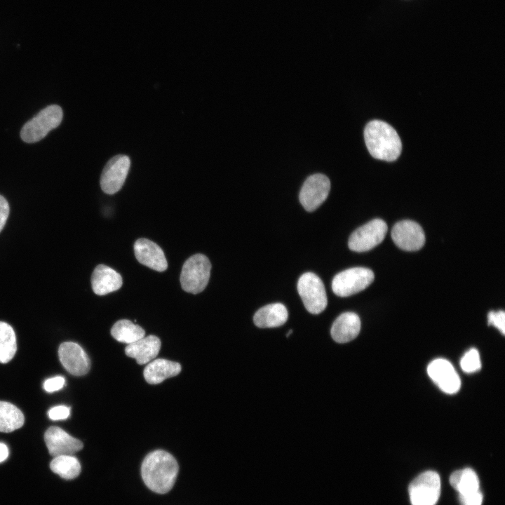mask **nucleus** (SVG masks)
Wrapping results in <instances>:
<instances>
[{
	"label": "nucleus",
	"mask_w": 505,
	"mask_h": 505,
	"mask_svg": "<svg viewBox=\"0 0 505 505\" xmlns=\"http://www.w3.org/2000/svg\"><path fill=\"white\" fill-rule=\"evenodd\" d=\"M179 466L174 457L162 450L149 453L141 466L144 484L153 492L165 494L175 484Z\"/></svg>",
	"instance_id": "f257e3e1"
},
{
	"label": "nucleus",
	"mask_w": 505,
	"mask_h": 505,
	"mask_svg": "<svg viewBox=\"0 0 505 505\" xmlns=\"http://www.w3.org/2000/svg\"><path fill=\"white\" fill-rule=\"evenodd\" d=\"M364 138L368 152L375 159L393 161L400 154V137L396 130L384 121L369 122L364 129Z\"/></svg>",
	"instance_id": "f03ea898"
},
{
	"label": "nucleus",
	"mask_w": 505,
	"mask_h": 505,
	"mask_svg": "<svg viewBox=\"0 0 505 505\" xmlns=\"http://www.w3.org/2000/svg\"><path fill=\"white\" fill-rule=\"evenodd\" d=\"M63 112L57 105H49L28 121L20 131L21 139L27 143L40 141L62 122Z\"/></svg>",
	"instance_id": "7ed1b4c3"
},
{
	"label": "nucleus",
	"mask_w": 505,
	"mask_h": 505,
	"mask_svg": "<svg viewBox=\"0 0 505 505\" xmlns=\"http://www.w3.org/2000/svg\"><path fill=\"white\" fill-rule=\"evenodd\" d=\"M211 264L203 254H196L184 263L180 274L182 289L189 293L202 292L208 285L210 276Z\"/></svg>",
	"instance_id": "20e7f679"
},
{
	"label": "nucleus",
	"mask_w": 505,
	"mask_h": 505,
	"mask_svg": "<svg viewBox=\"0 0 505 505\" xmlns=\"http://www.w3.org/2000/svg\"><path fill=\"white\" fill-rule=\"evenodd\" d=\"M374 278V273L370 269L350 268L335 276L332 290L339 297H349L365 290L373 282Z\"/></svg>",
	"instance_id": "39448f33"
},
{
	"label": "nucleus",
	"mask_w": 505,
	"mask_h": 505,
	"mask_svg": "<svg viewBox=\"0 0 505 505\" xmlns=\"http://www.w3.org/2000/svg\"><path fill=\"white\" fill-rule=\"evenodd\" d=\"M298 293L306 309L312 314L323 311L328 304L324 284L321 279L312 272L303 274L297 285Z\"/></svg>",
	"instance_id": "423d86ee"
},
{
	"label": "nucleus",
	"mask_w": 505,
	"mask_h": 505,
	"mask_svg": "<svg viewBox=\"0 0 505 505\" xmlns=\"http://www.w3.org/2000/svg\"><path fill=\"white\" fill-rule=\"evenodd\" d=\"M408 491L412 505H435L440 494L439 475L433 471L422 473L411 482Z\"/></svg>",
	"instance_id": "0eeeda50"
},
{
	"label": "nucleus",
	"mask_w": 505,
	"mask_h": 505,
	"mask_svg": "<svg viewBox=\"0 0 505 505\" xmlns=\"http://www.w3.org/2000/svg\"><path fill=\"white\" fill-rule=\"evenodd\" d=\"M388 227L381 219H374L355 230L349 238L350 250L362 252L368 251L381 243Z\"/></svg>",
	"instance_id": "6e6552de"
},
{
	"label": "nucleus",
	"mask_w": 505,
	"mask_h": 505,
	"mask_svg": "<svg viewBox=\"0 0 505 505\" xmlns=\"http://www.w3.org/2000/svg\"><path fill=\"white\" fill-rule=\"evenodd\" d=\"M330 189V182L327 176L320 173L311 175L301 188L299 201L307 211H314L325 201Z\"/></svg>",
	"instance_id": "1a4fd4ad"
},
{
	"label": "nucleus",
	"mask_w": 505,
	"mask_h": 505,
	"mask_svg": "<svg viewBox=\"0 0 505 505\" xmlns=\"http://www.w3.org/2000/svg\"><path fill=\"white\" fill-rule=\"evenodd\" d=\"M130 161L126 155L112 157L105 166L100 176V187L107 194L121 189L128 175Z\"/></svg>",
	"instance_id": "9d476101"
},
{
	"label": "nucleus",
	"mask_w": 505,
	"mask_h": 505,
	"mask_svg": "<svg viewBox=\"0 0 505 505\" xmlns=\"http://www.w3.org/2000/svg\"><path fill=\"white\" fill-rule=\"evenodd\" d=\"M391 238L399 248L405 251H416L425 243V234L422 227L412 220H402L392 228Z\"/></svg>",
	"instance_id": "9b49d317"
},
{
	"label": "nucleus",
	"mask_w": 505,
	"mask_h": 505,
	"mask_svg": "<svg viewBox=\"0 0 505 505\" xmlns=\"http://www.w3.org/2000/svg\"><path fill=\"white\" fill-rule=\"evenodd\" d=\"M430 378L443 392L449 394L457 393L461 386L460 378L453 365L447 360L436 358L427 367Z\"/></svg>",
	"instance_id": "f8f14e48"
},
{
	"label": "nucleus",
	"mask_w": 505,
	"mask_h": 505,
	"mask_svg": "<svg viewBox=\"0 0 505 505\" xmlns=\"http://www.w3.org/2000/svg\"><path fill=\"white\" fill-rule=\"evenodd\" d=\"M58 356L65 369L71 375L81 376L86 375L90 370V359L78 344L65 342L58 349Z\"/></svg>",
	"instance_id": "ddd939ff"
},
{
	"label": "nucleus",
	"mask_w": 505,
	"mask_h": 505,
	"mask_svg": "<svg viewBox=\"0 0 505 505\" xmlns=\"http://www.w3.org/2000/svg\"><path fill=\"white\" fill-rule=\"evenodd\" d=\"M44 440L53 457L72 455L83 448V443L58 426H50L45 432Z\"/></svg>",
	"instance_id": "4468645a"
},
{
	"label": "nucleus",
	"mask_w": 505,
	"mask_h": 505,
	"mask_svg": "<svg viewBox=\"0 0 505 505\" xmlns=\"http://www.w3.org/2000/svg\"><path fill=\"white\" fill-rule=\"evenodd\" d=\"M134 252L137 261L157 271H163L168 262L162 249L147 238H139L134 244Z\"/></svg>",
	"instance_id": "2eb2a0df"
},
{
	"label": "nucleus",
	"mask_w": 505,
	"mask_h": 505,
	"mask_svg": "<svg viewBox=\"0 0 505 505\" xmlns=\"http://www.w3.org/2000/svg\"><path fill=\"white\" fill-rule=\"evenodd\" d=\"M123 284L121 276L111 267L97 265L91 276V285L95 294L105 295L119 290Z\"/></svg>",
	"instance_id": "dca6fc26"
},
{
	"label": "nucleus",
	"mask_w": 505,
	"mask_h": 505,
	"mask_svg": "<svg viewBox=\"0 0 505 505\" xmlns=\"http://www.w3.org/2000/svg\"><path fill=\"white\" fill-rule=\"evenodd\" d=\"M360 330L359 316L354 312H345L335 319L330 334L336 342L346 343L355 339L359 334Z\"/></svg>",
	"instance_id": "f3484780"
},
{
	"label": "nucleus",
	"mask_w": 505,
	"mask_h": 505,
	"mask_svg": "<svg viewBox=\"0 0 505 505\" xmlns=\"http://www.w3.org/2000/svg\"><path fill=\"white\" fill-rule=\"evenodd\" d=\"M160 348L159 338L155 335H149L128 344L125 353L128 356L135 358L138 364L144 365L156 358Z\"/></svg>",
	"instance_id": "a211bd4d"
},
{
	"label": "nucleus",
	"mask_w": 505,
	"mask_h": 505,
	"mask_svg": "<svg viewBox=\"0 0 505 505\" xmlns=\"http://www.w3.org/2000/svg\"><path fill=\"white\" fill-rule=\"evenodd\" d=\"M288 317V310L284 304L273 303L258 309L254 315L253 321L260 328H276L283 325Z\"/></svg>",
	"instance_id": "6ab92c4d"
},
{
	"label": "nucleus",
	"mask_w": 505,
	"mask_h": 505,
	"mask_svg": "<svg viewBox=\"0 0 505 505\" xmlns=\"http://www.w3.org/2000/svg\"><path fill=\"white\" fill-rule=\"evenodd\" d=\"M181 371L180 363L163 358L152 361L144 370V377L151 384H157L166 379L176 376Z\"/></svg>",
	"instance_id": "aec40b11"
},
{
	"label": "nucleus",
	"mask_w": 505,
	"mask_h": 505,
	"mask_svg": "<svg viewBox=\"0 0 505 505\" xmlns=\"http://www.w3.org/2000/svg\"><path fill=\"white\" fill-rule=\"evenodd\" d=\"M451 485L459 494H466L479 490V480L476 472L470 468L457 470L450 477Z\"/></svg>",
	"instance_id": "412c9836"
},
{
	"label": "nucleus",
	"mask_w": 505,
	"mask_h": 505,
	"mask_svg": "<svg viewBox=\"0 0 505 505\" xmlns=\"http://www.w3.org/2000/svg\"><path fill=\"white\" fill-rule=\"evenodd\" d=\"M111 335L118 342L130 344L144 337L145 331L130 321L122 319L114 324Z\"/></svg>",
	"instance_id": "4be33fe9"
},
{
	"label": "nucleus",
	"mask_w": 505,
	"mask_h": 505,
	"mask_svg": "<svg viewBox=\"0 0 505 505\" xmlns=\"http://www.w3.org/2000/svg\"><path fill=\"white\" fill-rule=\"evenodd\" d=\"M25 417L15 405L0 401V432H12L22 426Z\"/></svg>",
	"instance_id": "5701e85b"
},
{
	"label": "nucleus",
	"mask_w": 505,
	"mask_h": 505,
	"mask_svg": "<svg viewBox=\"0 0 505 505\" xmlns=\"http://www.w3.org/2000/svg\"><path fill=\"white\" fill-rule=\"evenodd\" d=\"M50 469L66 480L76 478L81 472V464L73 455H60L53 458L50 464Z\"/></svg>",
	"instance_id": "b1692460"
},
{
	"label": "nucleus",
	"mask_w": 505,
	"mask_h": 505,
	"mask_svg": "<svg viewBox=\"0 0 505 505\" xmlns=\"http://www.w3.org/2000/svg\"><path fill=\"white\" fill-rule=\"evenodd\" d=\"M16 351V336L13 328L8 323L0 321V363L9 362Z\"/></svg>",
	"instance_id": "393cba45"
},
{
	"label": "nucleus",
	"mask_w": 505,
	"mask_h": 505,
	"mask_svg": "<svg viewBox=\"0 0 505 505\" xmlns=\"http://www.w3.org/2000/svg\"><path fill=\"white\" fill-rule=\"evenodd\" d=\"M460 366L466 373H473L480 370L481 363L478 351L473 348L467 351L461 358Z\"/></svg>",
	"instance_id": "a878e982"
},
{
	"label": "nucleus",
	"mask_w": 505,
	"mask_h": 505,
	"mask_svg": "<svg viewBox=\"0 0 505 505\" xmlns=\"http://www.w3.org/2000/svg\"><path fill=\"white\" fill-rule=\"evenodd\" d=\"M487 322L488 325L494 326L502 335L505 334V313L504 311H490L487 315Z\"/></svg>",
	"instance_id": "bb28decb"
},
{
	"label": "nucleus",
	"mask_w": 505,
	"mask_h": 505,
	"mask_svg": "<svg viewBox=\"0 0 505 505\" xmlns=\"http://www.w3.org/2000/svg\"><path fill=\"white\" fill-rule=\"evenodd\" d=\"M459 499L461 505H481L483 494L479 490L470 494H459Z\"/></svg>",
	"instance_id": "cd10ccee"
},
{
	"label": "nucleus",
	"mask_w": 505,
	"mask_h": 505,
	"mask_svg": "<svg viewBox=\"0 0 505 505\" xmlns=\"http://www.w3.org/2000/svg\"><path fill=\"white\" fill-rule=\"evenodd\" d=\"M70 412L69 408L65 405H58L50 408L48 415L52 420H62L67 419Z\"/></svg>",
	"instance_id": "c85d7f7f"
},
{
	"label": "nucleus",
	"mask_w": 505,
	"mask_h": 505,
	"mask_svg": "<svg viewBox=\"0 0 505 505\" xmlns=\"http://www.w3.org/2000/svg\"><path fill=\"white\" fill-rule=\"evenodd\" d=\"M65 383L63 377L57 376L46 380L43 383V389L47 392H54L61 389Z\"/></svg>",
	"instance_id": "c756f323"
},
{
	"label": "nucleus",
	"mask_w": 505,
	"mask_h": 505,
	"mask_svg": "<svg viewBox=\"0 0 505 505\" xmlns=\"http://www.w3.org/2000/svg\"><path fill=\"white\" fill-rule=\"evenodd\" d=\"M10 213V206L7 200L0 194V232L4 229Z\"/></svg>",
	"instance_id": "7c9ffc66"
},
{
	"label": "nucleus",
	"mask_w": 505,
	"mask_h": 505,
	"mask_svg": "<svg viewBox=\"0 0 505 505\" xmlns=\"http://www.w3.org/2000/svg\"><path fill=\"white\" fill-rule=\"evenodd\" d=\"M8 449L6 445L0 443V462L5 461L8 456Z\"/></svg>",
	"instance_id": "2f4dec72"
}]
</instances>
